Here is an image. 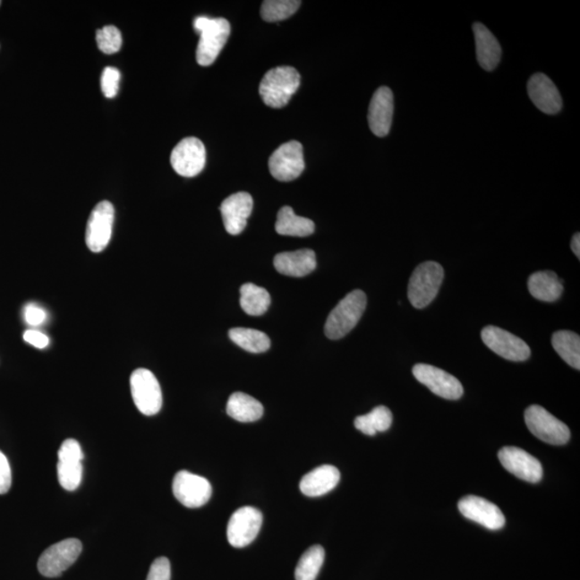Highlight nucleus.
<instances>
[{"label": "nucleus", "instance_id": "nucleus-1", "mask_svg": "<svg viewBox=\"0 0 580 580\" xmlns=\"http://www.w3.org/2000/svg\"><path fill=\"white\" fill-rule=\"evenodd\" d=\"M193 27L200 34L196 53L197 62L200 66H209L228 40L231 31L229 21L223 18L209 19L202 15L193 21Z\"/></svg>", "mask_w": 580, "mask_h": 580}, {"label": "nucleus", "instance_id": "nucleus-2", "mask_svg": "<svg viewBox=\"0 0 580 580\" xmlns=\"http://www.w3.org/2000/svg\"><path fill=\"white\" fill-rule=\"evenodd\" d=\"M367 308V295L362 290H354L337 303L328 316L325 333L330 340L345 337L358 324Z\"/></svg>", "mask_w": 580, "mask_h": 580}, {"label": "nucleus", "instance_id": "nucleus-3", "mask_svg": "<svg viewBox=\"0 0 580 580\" xmlns=\"http://www.w3.org/2000/svg\"><path fill=\"white\" fill-rule=\"evenodd\" d=\"M300 74L293 67H276L265 74L260 85L261 99L268 107L279 109L288 104L300 86Z\"/></svg>", "mask_w": 580, "mask_h": 580}, {"label": "nucleus", "instance_id": "nucleus-4", "mask_svg": "<svg viewBox=\"0 0 580 580\" xmlns=\"http://www.w3.org/2000/svg\"><path fill=\"white\" fill-rule=\"evenodd\" d=\"M444 279V269L435 261L421 263L408 283L407 295L416 309H424L437 297Z\"/></svg>", "mask_w": 580, "mask_h": 580}, {"label": "nucleus", "instance_id": "nucleus-5", "mask_svg": "<svg viewBox=\"0 0 580 580\" xmlns=\"http://www.w3.org/2000/svg\"><path fill=\"white\" fill-rule=\"evenodd\" d=\"M525 421L530 432L537 439L551 445L568 442L571 432L566 423L540 405H531L525 412Z\"/></svg>", "mask_w": 580, "mask_h": 580}, {"label": "nucleus", "instance_id": "nucleus-6", "mask_svg": "<svg viewBox=\"0 0 580 580\" xmlns=\"http://www.w3.org/2000/svg\"><path fill=\"white\" fill-rule=\"evenodd\" d=\"M134 405L145 416H154L163 406V394L156 376L148 369H137L131 376Z\"/></svg>", "mask_w": 580, "mask_h": 580}, {"label": "nucleus", "instance_id": "nucleus-7", "mask_svg": "<svg viewBox=\"0 0 580 580\" xmlns=\"http://www.w3.org/2000/svg\"><path fill=\"white\" fill-rule=\"evenodd\" d=\"M82 552V542L67 539L56 542L42 552L38 560V571L46 577H58L66 571Z\"/></svg>", "mask_w": 580, "mask_h": 580}, {"label": "nucleus", "instance_id": "nucleus-8", "mask_svg": "<svg viewBox=\"0 0 580 580\" xmlns=\"http://www.w3.org/2000/svg\"><path fill=\"white\" fill-rule=\"evenodd\" d=\"M172 491L182 505L188 508H197L206 505L211 499L212 486L207 478L188 471H180L172 482Z\"/></svg>", "mask_w": 580, "mask_h": 580}, {"label": "nucleus", "instance_id": "nucleus-9", "mask_svg": "<svg viewBox=\"0 0 580 580\" xmlns=\"http://www.w3.org/2000/svg\"><path fill=\"white\" fill-rule=\"evenodd\" d=\"M305 168L303 144L298 141L284 143L269 159V169L274 179L289 182L298 179Z\"/></svg>", "mask_w": 580, "mask_h": 580}, {"label": "nucleus", "instance_id": "nucleus-10", "mask_svg": "<svg viewBox=\"0 0 580 580\" xmlns=\"http://www.w3.org/2000/svg\"><path fill=\"white\" fill-rule=\"evenodd\" d=\"M482 340L489 349L510 362H525L531 354L528 344L496 326L483 328Z\"/></svg>", "mask_w": 580, "mask_h": 580}, {"label": "nucleus", "instance_id": "nucleus-11", "mask_svg": "<svg viewBox=\"0 0 580 580\" xmlns=\"http://www.w3.org/2000/svg\"><path fill=\"white\" fill-rule=\"evenodd\" d=\"M413 375L422 385L444 399L458 400L464 395V387L458 379L433 365L418 363L414 365Z\"/></svg>", "mask_w": 580, "mask_h": 580}, {"label": "nucleus", "instance_id": "nucleus-12", "mask_svg": "<svg viewBox=\"0 0 580 580\" xmlns=\"http://www.w3.org/2000/svg\"><path fill=\"white\" fill-rule=\"evenodd\" d=\"M84 455L78 440L68 439L58 450L57 476L64 489L73 491L81 485L83 476Z\"/></svg>", "mask_w": 580, "mask_h": 580}, {"label": "nucleus", "instance_id": "nucleus-13", "mask_svg": "<svg viewBox=\"0 0 580 580\" xmlns=\"http://www.w3.org/2000/svg\"><path fill=\"white\" fill-rule=\"evenodd\" d=\"M115 207L109 201H101L91 211L86 226L85 241L90 251L100 252L111 240Z\"/></svg>", "mask_w": 580, "mask_h": 580}, {"label": "nucleus", "instance_id": "nucleus-14", "mask_svg": "<svg viewBox=\"0 0 580 580\" xmlns=\"http://www.w3.org/2000/svg\"><path fill=\"white\" fill-rule=\"evenodd\" d=\"M206 148L203 143L195 137L183 139L172 150L171 165L176 174L182 176H196L206 166Z\"/></svg>", "mask_w": 580, "mask_h": 580}, {"label": "nucleus", "instance_id": "nucleus-15", "mask_svg": "<svg viewBox=\"0 0 580 580\" xmlns=\"http://www.w3.org/2000/svg\"><path fill=\"white\" fill-rule=\"evenodd\" d=\"M262 514L255 508H241L231 516L227 526L229 544L235 548L250 545L260 533Z\"/></svg>", "mask_w": 580, "mask_h": 580}, {"label": "nucleus", "instance_id": "nucleus-16", "mask_svg": "<svg viewBox=\"0 0 580 580\" xmlns=\"http://www.w3.org/2000/svg\"><path fill=\"white\" fill-rule=\"evenodd\" d=\"M498 458L504 469L516 477L528 482H539L542 477V466L535 456L524 449L507 446L499 451Z\"/></svg>", "mask_w": 580, "mask_h": 580}, {"label": "nucleus", "instance_id": "nucleus-17", "mask_svg": "<svg viewBox=\"0 0 580 580\" xmlns=\"http://www.w3.org/2000/svg\"><path fill=\"white\" fill-rule=\"evenodd\" d=\"M458 508L465 518L475 521L489 530H499L505 525L502 510L486 499L466 496L460 499Z\"/></svg>", "mask_w": 580, "mask_h": 580}, {"label": "nucleus", "instance_id": "nucleus-18", "mask_svg": "<svg viewBox=\"0 0 580 580\" xmlns=\"http://www.w3.org/2000/svg\"><path fill=\"white\" fill-rule=\"evenodd\" d=\"M394 94L387 86L375 91L370 102L368 121L371 132L376 137L388 136L394 117Z\"/></svg>", "mask_w": 580, "mask_h": 580}, {"label": "nucleus", "instance_id": "nucleus-19", "mask_svg": "<svg viewBox=\"0 0 580 580\" xmlns=\"http://www.w3.org/2000/svg\"><path fill=\"white\" fill-rule=\"evenodd\" d=\"M530 99L545 115H555L562 109V97L555 83L544 73H535L526 85Z\"/></svg>", "mask_w": 580, "mask_h": 580}, {"label": "nucleus", "instance_id": "nucleus-20", "mask_svg": "<svg viewBox=\"0 0 580 580\" xmlns=\"http://www.w3.org/2000/svg\"><path fill=\"white\" fill-rule=\"evenodd\" d=\"M252 211V198L250 193L235 192L225 199L220 206V213L227 233L231 235H240L246 227Z\"/></svg>", "mask_w": 580, "mask_h": 580}, {"label": "nucleus", "instance_id": "nucleus-21", "mask_svg": "<svg viewBox=\"0 0 580 580\" xmlns=\"http://www.w3.org/2000/svg\"><path fill=\"white\" fill-rule=\"evenodd\" d=\"M274 267L284 276L303 277L315 270L316 255L308 249L281 252L274 258Z\"/></svg>", "mask_w": 580, "mask_h": 580}, {"label": "nucleus", "instance_id": "nucleus-22", "mask_svg": "<svg viewBox=\"0 0 580 580\" xmlns=\"http://www.w3.org/2000/svg\"><path fill=\"white\" fill-rule=\"evenodd\" d=\"M473 31H474L478 64L486 72H492L501 61V46L485 25L475 23L473 25Z\"/></svg>", "mask_w": 580, "mask_h": 580}, {"label": "nucleus", "instance_id": "nucleus-23", "mask_svg": "<svg viewBox=\"0 0 580 580\" xmlns=\"http://www.w3.org/2000/svg\"><path fill=\"white\" fill-rule=\"evenodd\" d=\"M340 478V472L336 466L321 465L303 477L300 482V490L306 497L324 496L337 487Z\"/></svg>", "mask_w": 580, "mask_h": 580}, {"label": "nucleus", "instance_id": "nucleus-24", "mask_svg": "<svg viewBox=\"0 0 580 580\" xmlns=\"http://www.w3.org/2000/svg\"><path fill=\"white\" fill-rule=\"evenodd\" d=\"M528 287L533 298L555 303L563 293V281L552 271L535 272L529 277Z\"/></svg>", "mask_w": 580, "mask_h": 580}, {"label": "nucleus", "instance_id": "nucleus-25", "mask_svg": "<svg viewBox=\"0 0 580 580\" xmlns=\"http://www.w3.org/2000/svg\"><path fill=\"white\" fill-rule=\"evenodd\" d=\"M227 414L240 422H252L262 417L263 406L254 397L243 392H235L229 397Z\"/></svg>", "mask_w": 580, "mask_h": 580}, {"label": "nucleus", "instance_id": "nucleus-26", "mask_svg": "<svg viewBox=\"0 0 580 580\" xmlns=\"http://www.w3.org/2000/svg\"><path fill=\"white\" fill-rule=\"evenodd\" d=\"M276 230L278 235L289 236H309L314 234L315 224L311 219L297 217L288 206L279 209Z\"/></svg>", "mask_w": 580, "mask_h": 580}, {"label": "nucleus", "instance_id": "nucleus-27", "mask_svg": "<svg viewBox=\"0 0 580 580\" xmlns=\"http://www.w3.org/2000/svg\"><path fill=\"white\" fill-rule=\"evenodd\" d=\"M240 304L247 315L260 316L266 313L271 303L270 294L265 288L255 284L242 285Z\"/></svg>", "mask_w": 580, "mask_h": 580}, {"label": "nucleus", "instance_id": "nucleus-28", "mask_svg": "<svg viewBox=\"0 0 580 580\" xmlns=\"http://www.w3.org/2000/svg\"><path fill=\"white\" fill-rule=\"evenodd\" d=\"M551 344L564 362L572 368L580 370V337L572 331H557L553 333Z\"/></svg>", "mask_w": 580, "mask_h": 580}, {"label": "nucleus", "instance_id": "nucleus-29", "mask_svg": "<svg viewBox=\"0 0 580 580\" xmlns=\"http://www.w3.org/2000/svg\"><path fill=\"white\" fill-rule=\"evenodd\" d=\"M229 337L244 351L254 354L265 353L271 345L266 333L250 328H234L229 330Z\"/></svg>", "mask_w": 580, "mask_h": 580}, {"label": "nucleus", "instance_id": "nucleus-30", "mask_svg": "<svg viewBox=\"0 0 580 580\" xmlns=\"http://www.w3.org/2000/svg\"><path fill=\"white\" fill-rule=\"evenodd\" d=\"M392 423V414L388 407L378 406L367 415L354 419V427L365 435L373 437L378 432H385Z\"/></svg>", "mask_w": 580, "mask_h": 580}, {"label": "nucleus", "instance_id": "nucleus-31", "mask_svg": "<svg viewBox=\"0 0 580 580\" xmlns=\"http://www.w3.org/2000/svg\"><path fill=\"white\" fill-rule=\"evenodd\" d=\"M324 561V548L320 545L310 547L300 558L297 567H295V580H315Z\"/></svg>", "mask_w": 580, "mask_h": 580}, {"label": "nucleus", "instance_id": "nucleus-32", "mask_svg": "<svg viewBox=\"0 0 580 580\" xmlns=\"http://www.w3.org/2000/svg\"><path fill=\"white\" fill-rule=\"evenodd\" d=\"M298 0H266L261 5L262 19L278 21L290 18L300 7Z\"/></svg>", "mask_w": 580, "mask_h": 580}, {"label": "nucleus", "instance_id": "nucleus-33", "mask_svg": "<svg viewBox=\"0 0 580 580\" xmlns=\"http://www.w3.org/2000/svg\"><path fill=\"white\" fill-rule=\"evenodd\" d=\"M96 41L99 50L105 54H115L121 50L123 38L115 26H105L96 32Z\"/></svg>", "mask_w": 580, "mask_h": 580}, {"label": "nucleus", "instance_id": "nucleus-34", "mask_svg": "<svg viewBox=\"0 0 580 580\" xmlns=\"http://www.w3.org/2000/svg\"><path fill=\"white\" fill-rule=\"evenodd\" d=\"M121 73L115 67H107L101 75V90L107 98H115L120 84Z\"/></svg>", "mask_w": 580, "mask_h": 580}, {"label": "nucleus", "instance_id": "nucleus-35", "mask_svg": "<svg viewBox=\"0 0 580 580\" xmlns=\"http://www.w3.org/2000/svg\"><path fill=\"white\" fill-rule=\"evenodd\" d=\"M171 566L168 559L160 557L156 559L149 567L147 580H170Z\"/></svg>", "mask_w": 580, "mask_h": 580}, {"label": "nucleus", "instance_id": "nucleus-36", "mask_svg": "<svg viewBox=\"0 0 580 580\" xmlns=\"http://www.w3.org/2000/svg\"><path fill=\"white\" fill-rule=\"evenodd\" d=\"M13 483V472L7 456L0 451V494H5L10 490Z\"/></svg>", "mask_w": 580, "mask_h": 580}, {"label": "nucleus", "instance_id": "nucleus-37", "mask_svg": "<svg viewBox=\"0 0 580 580\" xmlns=\"http://www.w3.org/2000/svg\"><path fill=\"white\" fill-rule=\"evenodd\" d=\"M24 317L27 324L31 326L42 325L47 320L46 311L35 304L26 306Z\"/></svg>", "mask_w": 580, "mask_h": 580}, {"label": "nucleus", "instance_id": "nucleus-38", "mask_svg": "<svg viewBox=\"0 0 580 580\" xmlns=\"http://www.w3.org/2000/svg\"><path fill=\"white\" fill-rule=\"evenodd\" d=\"M24 340L30 344V345L39 349L46 348L48 345V343H50V340H48V337L45 333L37 330L25 331Z\"/></svg>", "mask_w": 580, "mask_h": 580}, {"label": "nucleus", "instance_id": "nucleus-39", "mask_svg": "<svg viewBox=\"0 0 580 580\" xmlns=\"http://www.w3.org/2000/svg\"><path fill=\"white\" fill-rule=\"evenodd\" d=\"M572 251L576 257L580 258V235L575 234L571 242Z\"/></svg>", "mask_w": 580, "mask_h": 580}, {"label": "nucleus", "instance_id": "nucleus-40", "mask_svg": "<svg viewBox=\"0 0 580 580\" xmlns=\"http://www.w3.org/2000/svg\"><path fill=\"white\" fill-rule=\"evenodd\" d=\"M0 4H2V2H0Z\"/></svg>", "mask_w": 580, "mask_h": 580}]
</instances>
